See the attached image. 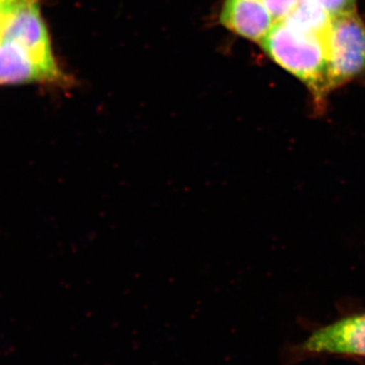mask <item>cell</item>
Segmentation results:
<instances>
[{
	"mask_svg": "<svg viewBox=\"0 0 365 365\" xmlns=\"http://www.w3.org/2000/svg\"><path fill=\"white\" fill-rule=\"evenodd\" d=\"M1 40L11 41L20 46L47 73L51 83L66 81L55 61L49 33L41 14L39 0H21L7 21Z\"/></svg>",
	"mask_w": 365,
	"mask_h": 365,
	"instance_id": "obj_3",
	"label": "cell"
},
{
	"mask_svg": "<svg viewBox=\"0 0 365 365\" xmlns=\"http://www.w3.org/2000/svg\"><path fill=\"white\" fill-rule=\"evenodd\" d=\"M51 83L47 73L20 46L0 41V85Z\"/></svg>",
	"mask_w": 365,
	"mask_h": 365,
	"instance_id": "obj_6",
	"label": "cell"
},
{
	"mask_svg": "<svg viewBox=\"0 0 365 365\" xmlns=\"http://www.w3.org/2000/svg\"><path fill=\"white\" fill-rule=\"evenodd\" d=\"M275 21L283 20L294 11L299 0H264Z\"/></svg>",
	"mask_w": 365,
	"mask_h": 365,
	"instance_id": "obj_8",
	"label": "cell"
},
{
	"mask_svg": "<svg viewBox=\"0 0 365 365\" xmlns=\"http://www.w3.org/2000/svg\"><path fill=\"white\" fill-rule=\"evenodd\" d=\"M260 44L275 63L307 86L317 108L323 107L330 91L327 35L300 28L283 19L275 21Z\"/></svg>",
	"mask_w": 365,
	"mask_h": 365,
	"instance_id": "obj_1",
	"label": "cell"
},
{
	"mask_svg": "<svg viewBox=\"0 0 365 365\" xmlns=\"http://www.w3.org/2000/svg\"><path fill=\"white\" fill-rule=\"evenodd\" d=\"M13 1V0H0V4H4V2Z\"/></svg>",
	"mask_w": 365,
	"mask_h": 365,
	"instance_id": "obj_10",
	"label": "cell"
},
{
	"mask_svg": "<svg viewBox=\"0 0 365 365\" xmlns=\"http://www.w3.org/2000/svg\"><path fill=\"white\" fill-rule=\"evenodd\" d=\"M21 0H13V1L4 2L0 4V40H1L2 35H4V30L7 25L11 14L14 13V9L18 7Z\"/></svg>",
	"mask_w": 365,
	"mask_h": 365,
	"instance_id": "obj_9",
	"label": "cell"
},
{
	"mask_svg": "<svg viewBox=\"0 0 365 365\" xmlns=\"http://www.w3.org/2000/svg\"><path fill=\"white\" fill-rule=\"evenodd\" d=\"M299 1L312 2L325 9L332 18L342 14L355 13L356 0H299Z\"/></svg>",
	"mask_w": 365,
	"mask_h": 365,
	"instance_id": "obj_7",
	"label": "cell"
},
{
	"mask_svg": "<svg viewBox=\"0 0 365 365\" xmlns=\"http://www.w3.org/2000/svg\"><path fill=\"white\" fill-rule=\"evenodd\" d=\"M220 20L230 32L259 43L276 21L264 0H225Z\"/></svg>",
	"mask_w": 365,
	"mask_h": 365,
	"instance_id": "obj_5",
	"label": "cell"
},
{
	"mask_svg": "<svg viewBox=\"0 0 365 365\" xmlns=\"http://www.w3.org/2000/svg\"><path fill=\"white\" fill-rule=\"evenodd\" d=\"M294 357L365 359V313L351 314L314 331L295 346Z\"/></svg>",
	"mask_w": 365,
	"mask_h": 365,
	"instance_id": "obj_4",
	"label": "cell"
},
{
	"mask_svg": "<svg viewBox=\"0 0 365 365\" xmlns=\"http://www.w3.org/2000/svg\"><path fill=\"white\" fill-rule=\"evenodd\" d=\"M329 88H339L365 71V21L355 13L335 16L327 34Z\"/></svg>",
	"mask_w": 365,
	"mask_h": 365,
	"instance_id": "obj_2",
	"label": "cell"
}]
</instances>
